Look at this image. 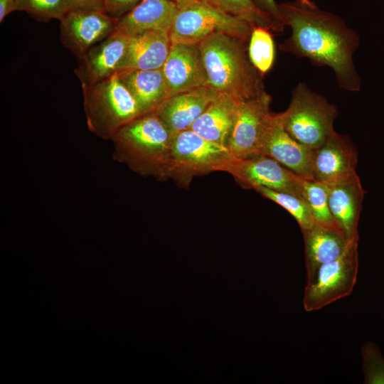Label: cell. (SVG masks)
<instances>
[{
    "label": "cell",
    "mask_w": 384,
    "mask_h": 384,
    "mask_svg": "<svg viewBox=\"0 0 384 384\" xmlns=\"http://www.w3.org/2000/svg\"><path fill=\"white\" fill-rule=\"evenodd\" d=\"M162 70L170 96L201 87H208L198 44L171 43Z\"/></svg>",
    "instance_id": "14"
},
{
    "label": "cell",
    "mask_w": 384,
    "mask_h": 384,
    "mask_svg": "<svg viewBox=\"0 0 384 384\" xmlns=\"http://www.w3.org/2000/svg\"><path fill=\"white\" fill-rule=\"evenodd\" d=\"M70 11L88 12L105 11L103 0H66Z\"/></svg>",
    "instance_id": "31"
},
{
    "label": "cell",
    "mask_w": 384,
    "mask_h": 384,
    "mask_svg": "<svg viewBox=\"0 0 384 384\" xmlns=\"http://www.w3.org/2000/svg\"><path fill=\"white\" fill-rule=\"evenodd\" d=\"M329 185V206L337 227L348 239L359 238L364 191L357 173Z\"/></svg>",
    "instance_id": "16"
},
{
    "label": "cell",
    "mask_w": 384,
    "mask_h": 384,
    "mask_svg": "<svg viewBox=\"0 0 384 384\" xmlns=\"http://www.w3.org/2000/svg\"><path fill=\"white\" fill-rule=\"evenodd\" d=\"M142 0H103L105 11L114 18H119Z\"/></svg>",
    "instance_id": "29"
},
{
    "label": "cell",
    "mask_w": 384,
    "mask_h": 384,
    "mask_svg": "<svg viewBox=\"0 0 384 384\" xmlns=\"http://www.w3.org/2000/svg\"><path fill=\"white\" fill-rule=\"evenodd\" d=\"M247 47L250 62L262 76L272 68L275 46L271 31L262 26L252 28Z\"/></svg>",
    "instance_id": "24"
},
{
    "label": "cell",
    "mask_w": 384,
    "mask_h": 384,
    "mask_svg": "<svg viewBox=\"0 0 384 384\" xmlns=\"http://www.w3.org/2000/svg\"><path fill=\"white\" fill-rule=\"evenodd\" d=\"M171 1H174L176 4L178 5V4H185L189 1H196V0H171Z\"/></svg>",
    "instance_id": "33"
},
{
    "label": "cell",
    "mask_w": 384,
    "mask_h": 384,
    "mask_svg": "<svg viewBox=\"0 0 384 384\" xmlns=\"http://www.w3.org/2000/svg\"><path fill=\"white\" fill-rule=\"evenodd\" d=\"M178 11L169 31L171 43L199 44L215 33H223L248 42L252 26L207 0L177 4Z\"/></svg>",
    "instance_id": "7"
},
{
    "label": "cell",
    "mask_w": 384,
    "mask_h": 384,
    "mask_svg": "<svg viewBox=\"0 0 384 384\" xmlns=\"http://www.w3.org/2000/svg\"><path fill=\"white\" fill-rule=\"evenodd\" d=\"M16 0H0V21L10 13L16 11Z\"/></svg>",
    "instance_id": "32"
},
{
    "label": "cell",
    "mask_w": 384,
    "mask_h": 384,
    "mask_svg": "<svg viewBox=\"0 0 384 384\" xmlns=\"http://www.w3.org/2000/svg\"><path fill=\"white\" fill-rule=\"evenodd\" d=\"M169 33L146 31L129 36L119 71L162 68L170 51Z\"/></svg>",
    "instance_id": "19"
},
{
    "label": "cell",
    "mask_w": 384,
    "mask_h": 384,
    "mask_svg": "<svg viewBox=\"0 0 384 384\" xmlns=\"http://www.w3.org/2000/svg\"><path fill=\"white\" fill-rule=\"evenodd\" d=\"M271 96L265 91L240 103L227 147L235 159L256 155L268 121Z\"/></svg>",
    "instance_id": "10"
},
{
    "label": "cell",
    "mask_w": 384,
    "mask_h": 384,
    "mask_svg": "<svg viewBox=\"0 0 384 384\" xmlns=\"http://www.w3.org/2000/svg\"><path fill=\"white\" fill-rule=\"evenodd\" d=\"M358 151L351 139L335 132L311 149L313 179L331 184L356 174Z\"/></svg>",
    "instance_id": "13"
},
{
    "label": "cell",
    "mask_w": 384,
    "mask_h": 384,
    "mask_svg": "<svg viewBox=\"0 0 384 384\" xmlns=\"http://www.w3.org/2000/svg\"><path fill=\"white\" fill-rule=\"evenodd\" d=\"M223 11L248 22L252 27L262 26L277 32L272 18L260 9L253 0H207Z\"/></svg>",
    "instance_id": "25"
},
{
    "label": "cell",
    "mask_w": 384,
    "mask_h": 384,
    "mask_svg": "<svg viewBox=\"0 0 384 384\" xmlns=\"http://www.w3.org/2000/svg\"><path fill=\"white\" fill-rule=\"evenodd\" d=\"M217 93L201 87L170 96L154 112L172 134L191 129Z\"/></svg>",
    "instance_id": "17"
},
{
    "label": "cell",
    "mask_w": 384,
    "mask_h": 384,
    "mask_svg": "<svg viewBox=\"0 0 384 384\" xmlns=\"http://www.w3.org/2000/svg\"><path fill=\"white\" fill-rule=\"evenodd\" d=\"M117 74L135 98L142 114L154 112L170 97L162 68L128 69Z\"/></svg>",
    "instance_id": "21"
},
{
    "label": "cell",
    "mask_w": 384,
    "mask_h": 384,
    "mask_svg": "<svg viewBox=\"0 0 384 384\" xmlns=\"http://www.w3.org/2000/svg\"><path fill=\"white\" fill-rule=\"evenodd\" d=\"M253 1L260 9L272 18L277 32H282L285 26L281 18L279 4L274 0H253Z\"/></svg>",
    "instance_id": "30"
},
{
    "label": "cell",
    "mask_w": 384,
    "mask_h": 384,
    "mask_svg": "<svg viewBox=\"0 0 384 384\" xmlns=\"http://www.w3.org/2000/svg\"><path fill=\"white\" fill-rule=\"evenodd\" d=\"M337 107L304 82L294 88L287 109L278 113L285 131L300 144L312 149L325 142L336 131Z\"/></svg>",
    "instance_id": "6"
},
{
    "label": "cell",
    "mask_w": 384,
    "mask_h": 384,
    "mask_svg": "<svg viewBox=\"0 0 384 384\" xmlns=\"http://www.w3.org/2000/svg\"><path fill=\"white\" fill-rule=\"evenodd\" d=\"M248 42L223 33L201 41V53L208 85L217 94L242 102L265 90L262 76L250 60Z\"/></svg>",
    "instance_id": "2"
},
{
    "label": "cell",
    "mask_w": 384,
    "mask_h": 384,
    "mask_svg": "<svg viewBox=\"0 0 384 384\" xmlns=\"http://www.w3.org/2000/svg\"><path fill=\"white\" fill-rule=\"evenodd\" d=\"M117 19L105 11H69L60 20L62 39L81 58L115 31Z\"/></svg>",
    "instance_id": "12"
},
{
    "label": "cell",
    "mask_w": 384,
    "mask_h": 384,
    "mask_svg": "<svg viewBox=\"0 0 384 384\" xmlns=\"http://www.w3.org/2000/svg\"><path fill=\"white\" fill-rule=\"evenodd\" d=\"M235 158L228 148L209 141L192 129L173 134L166 179L188 188L194 178L223 171Z\"/></svg>",
    "instance_id": "5"
},
{
    "label": "cell",
    "mask_w": 384,
    "mask_h": 384,
    "mask_svg": "<svg viewBox=\"0 0 384 384\" xmlns=\"http://www.w3.org/2000/svg\"><path fill=\"white\" fill-rule=\"evenodd\" d=\"M129 36L115 29L109 36L92 47L82 58L75 70L81 84L92 85L107 79L119 71Z\"/></svg>",
    "instance_id": "15"
},
{
    "label": "cell",
    "mask_w": 384,
    "mask_h": 384,
    "mask_svg": "<svg viewBox=\"0 0 384 384\" xmlns=\"http://www.w3.org/2000/svg\"><path fill=\"white\" fill-rule=\"evenodd\" d=\"M177 11L171 0H142L117 19L116 29L129 36L146 31L169 33Z\"/></svg>",
    "instance_id": "18"
},
{
    "label": "cell",
    "mask_w": 384,
    "mask_h": 384,
    "mask_svg": "<svg viewBox=\"0 0 384 384\" xmlns=\"http://www.w3.org/2000/svg\"><path fill=\"white\" fill-rule=\"evenodd\" d=\"M253 190L288 211L297 221L302 231L310 228L316 222L302 198L264 187H256Z\"/></svg>",
    "instance_id": "26"
},
{
    "label": "cell",
    "mask_w": 384,
    "mask_h": 384,
    "mask_svg": "<svg viewBox=\"0 0 384 384\" xmlns=\"http://www.w3.org/2000/svg\"><path fill=\"white\" fill-rule=\"evenodd\" d=\"M257 154L276 160L303 178L313 179L311 149L300 144L285 131L278 113L272 112Z\"/></svg>",
    "instance_id": "11"
},
{
    "label": "cell",
    "mask_w": 384,
    "mask_h": 384,
    "mask_svg": "<svg viewBox=\"0 0 384 384\" xmlns=\"http://www.w3.org/2000/svg\"><path fill=\"white\" fill-rule=\"evenodd\" d=\"M302 232L304 242L306 275L319 266L338 258L353 240L348 239L340 229L317 222Z\"/></svg>",
    "instance_id": "20"
},
{
    "label": "cell",
    "mask_w": 384,
    "mask_h": 384,
    "mask_svg": "<svg viewBox=\"0 0 384 384\" xmlns=\"http://www.w3.org/2000/svg\"><path fill=\"white\" fill-rule=\"evenodd\" d=\"M82 89L88 129L103 139L110 140L119 128L142 114L117 73L95 84L82 83Z\"/></svg>",
    "instance_id": "4"
},
{
    "label": "cell",
    "mask_w": 384,
    "mask_h": 384,
    "mask_svg": "<svg viewBox=\"0 0 384 384\" xmlns=\"http://www.w3.org/2000/svg\"><path fill=\"white\" fill-rule=\"evenodd\" d=\"M300 186L302 198L306 203L315 221L338 228L329 206V185L314 179L301 177Z\"/></svg>",
    "instance_id": "23"
},
{
    "label": "cell",
    "mask_w": 384,
    "mask_h": 384,
    "mask_svg": "<svg viewBox=\"0 0 384 384\" xmlns=\"http://www.w3.org/2000/svg\"><path fill=\"white\" fill-rule=\"evenodd\" d=\"M15 9L24 11L41 21H60L70 11L66 0H16Z\"/></svg>",
    "instance_id": "27"
},
{
    "label": "cell",
    "mask_w": 384,
    "mask_h": 384,
    "mask_svg": "<svg viewBox=\"0 0 384 384\" xmlns=\"http://www.w3.org/2000/svg\"><path fill=\"white\" fill-rule=\"evenodd\" d=\"M172 137L155 112L141 114L112 136V157L140 176L166 181Z\"/></svg>",
    "instance_id": "3"
},
{
    "label": "cell",
    "mask_w": 384,
    "mask_h": 384,
    "mask_svg": "<svg viewBox=\"0 0 384 384\" xmlns=\"http://www.w3.org/2000/svg\"><path fill=\"white\" fill-rule=\"evenodd\" d=\"M236 183L247 189L264 187L302 198L301 177L276 160L256 154L234 159L225 169Z\"/></svg>",
    "instance_id": "9"
},
{
    "label": "cell",
    "mask_w": 384,
    "mask_h": 384,
    "mask_svg": "<svg viewBox=\"0 0 384 384\" xmlns=\"http://www.w3.org/2000/svg\"><path fill=\"white\" fill-rule=\"evenodd\" d=\"M278 4L283 23L292 30L279 49L306 58L315 65L330 68L341 88L359 91L361 82L353 58L359 45L357 33L341 17L320 9L312 0Z\"/></svg>",
    "instance_id": "1"
},
{
    "label": "cell",
    "mask_w": 384,
    "mask_h": 384,
    "mask_svg": "<svg viewBox=\"0 0 384 384\" xmlns=\"http://www.w3.org/2000/svg\"><path fill=\"white\" fill-rule=\"evenodd\" d=\"M363 383L384 384V358L372 341L366 342L361 348Z\"/></svg>",
    "instance_id": "28"
},
{
    "label": "cell",
    "mask_w": 384,
    "mask_h": 384,
    "mask_svg": "<svg viewBox=\"0 0 384 384\" xmlns=\"http://www.w3.org/2000/svg\"><path fill=\"white\" fill-rule=\"evenodd\" d=\"M240 102L229 95L217 94L191 129L209 141L227 146Z\"/></svg>",
    "instance_id": "22"
},
{
    "label": "cell",
    "mask_w": 384,
    "mask_h": 384,
    "mask_svg": "<svg viewBox=\"0 0 384 384\" xmlns=\"http://www.w3.org/2000/svg\"><path fill=\"white\" fill-rule=\"evenodd\" d=\"M358 240L353 239L338 258L306 275L303 297L306 311L319 310L351 294L358 271Z\"/></svg>",
    "instance_id": "8"
}]
</instances>
